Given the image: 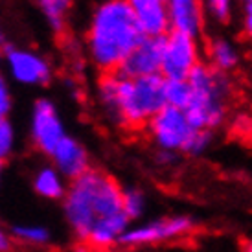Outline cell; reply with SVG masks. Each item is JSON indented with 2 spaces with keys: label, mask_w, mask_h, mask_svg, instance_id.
<instances>
[{
  "label": "cell",
  "mask_w": 252,
  "mask_h": 252,
  "mask_svg": "<svg viewBox=\"0 0 252 252\" xmlns=\"http://www.w3.org/2000/svg\"><path fill=\"white\" fill-rule=\"evenodd\" d=\"M144 37L127 0H99L85 28V56L99 74H114Z\"/></svg>",
  "instance_id": "6da1fadb"
},
{
  "label": "cell",
  "mask_w": 252,
  "mask_h": 252,
  "mask_svg": "<svg viewBox=\"0 0 252 252\" xmlns=\"http://www.w3.org/2000/svg\"><path fill=\"white\" fill-rule=\"evenodd\" d=\"M164 77L149 76L129 79L114 74H101L96 83V103L109 124L126 131H146L153 116L166 107Z\"/></svg>",
  "instance_id": "7a4b0ae2"
},
{
  "label": "cell",
  "mask_w": 252,
  "mask_h": 252,
  "mask_svg": "<svg viewBox=\"0 0 252 252\" xmlns=\"http://www.w3.org/2000/svg\"><path fill=\"white\" fill-rule=\"evenodd\" d=\"M122 191L124 186L116 177L99 168H91L68 182L61 212L72 238L79 245H87L91 232L98 224L124 214Z\"/></svg>",
  "instance_id": "3957f363"
},
{
  "label": "cell",
  "mask_w": 252,
  "mask_h": 252,
  "mask_svg": "<svg viewBox=\"0 0 252 252\" xmlns=\"http://www.w3.org/2000/svg\"><path fill=\"white\" fill-rule=\"evenodd\" d=\"M191 87V101L186 107V118L193 129H206L216 133L228 118L234 85L228 74L201 63L188 76Z\"/></svg>",
  "instance_id": "277c9868"
},
{
  "label": "cell",
  "mask_w": 252,
  "mask_h": 252,
  "mask_svg": "<svg viewBox=\"0 0 252 252\" xmlns=\"http://www.w3.org/2000/svg\"><path fill=\"white\" fill-rule=\"evenodd\" d=\"M199 221L189 214H169L133 223L120 239L122 249H142L175 243L193 236Z\"/></svg>",
  "instance_id": "5b68a950"
},
{
  "label": "cell",
  "mask_w": 252,
  "mask_h": 252,
  "mask_svg": "<svg viewBox=\"0 0 252 252\" xmlns=\"http://www.w3.org/2000/svg\"><path fill=\"white\" fill-rule=\"evenodd\" d=\"M66 126L54 99L41 96L30 112V142L39 153L50 157L57 144L66 136Z\"/></svg>",
  "instance_id": "8992f818"
},
{
  "label": "cell",
  "mask_w": 252,
  "mask_h": 252,
  "mask_svg": "<svg viewBox=\"0 0 252 252\" xmlns=\"http://www.w3.org/2000/svg\"><path fill=\"white\" fill-rule=\"evenodd\" d=\"M6 48V74L22 87H46L54 79V64L46 56L26 46H4Z\"/></svg>",
  "instance_id": "52a82bcc"
},
{
  "label": "cell",
  "mask_w": 252,
  "mask_h": 252,
  "mask_svg": "<svg viewBox=\"0 0 252 252\" xmlns=\"http://www.w3.org/2000/svg\"><path fill=\"white\" fill-rule=\"evenodd\" d=\"M203 63V48L195 37L169 32L164 37L162 52V77L188 79V76Z\"/></svg>",
  "instance_id": "ba28073f"
},
{
  "label": "cell",
  "mask_w": 252,
  "mask_h": 252,
  "mask_svg": "<svg viewBox=\"0 0 252 252\" xmlns=\"http://www.w3.org/2000/svg\"><path fill=\"white\" fill-rule=\"evenodd\" d=\"M191 131L193 127L189 126L186 112L171 105L162 107L146 127L147 138L155 146V149L175 151V153L182 151Z\"/></svg>",
  "instance_id": "9c48e42d"
},
{
  "label": "cell",
  "mask_w": 252,
  "mask_h": 252,
  "mask_svg": "<svg viewBox=\"0 0 252 252\" xmlns=\"http://www.w3.org/2000/svg\"><path fill=\"white\" fill-rule=\"evenodd\" d=\"M162 52L164 37H144V41L122 63L118 74L129 79L162 76Z\"/></svg>",
  "instance_id": "30bf717a"
},
{
  "label": "cell",
  "mask_w": 252,
  "mask_h": 252,
  "mask_svg": "<svg viewBox=\"0 0 252 252\" xmlns=\"http://www.w3.org/2000/svg\"><path fill=\"white\" fill-rule=\"evenodd\" d=\"M48 158L50 164L68 182L81 177L92 168L91 153H89L87 146L72 134H66L63 140L57 144V147L52 151Z\"/></svg>",
  "instance_id": "8fae6325"
},
{
  "label": "cell",
  "mask_w": 252,
  "mask_h": 252,
  "mask_svg": "<svg viewBox=\"0 0 252 252\" xmlns=\"http://www.w3.org/2000/svg\"><path fill=\"white\" fill-rule=\"evenodd\" d=\"M168 19L169 32L199 39L206 26L204 2L203 0H168Z\"/></svg>",
  "instance_id": "7c38bea8"
},
{
  "label": "cell",
  "mask_w": 252,
  "mask_h": 252,
  "mask_svg": "<svg viewBox=\"0 0 252 252\" xmlns=\"http://www.w3.org/2000/svg\"><path fill=\"white\" fill-rule=\"evenodd\" d=\"M146 37H166L169 33L168 0H127Z\"/></svg>",
  "instance_id": "4fadbf2b"
},
{
  "label": "cell",
  "mask_w": 252,
  "mask_h": 252,
  "mask_svg": "<svg viewBox=\"0 0 252 252\" xmlns=\"http://www.w3.org/2000/svg\"><path fill=\"white\" fill-rule=\"evenodd\" d=\"M32 188L37 197L50 203H61L68 189V181L52 164H41L32 175Z\"/></svg>",
  "instance_id": "5bb4252c"
},
{
  "label": "cell",
  "mask_w": 252,
  "mask_h": 252,
  "mask_svg": "<svg viewBox=\"0 0 252 252\" xmlns=\"http://www.w3.org/2000/svg\"><path fill=\"white\" fill-rule=\"evenodd\" d=\"M206 59H208L206 63L212 68L223 74H230L239 66L241 56H239V48L236 46V42L230 41L228 37L216 35L206 44Z\"/></svg>",
  "instance_id": "9a60e30c"
},
{
  "label": "cell",
  "mask_w": 252,
  "mask_h": 252,
  "mask_svg": "<svg viewBox=\"0 0 252 252\" xmlns=\"http://www.w3.org/2000/svg\"><path fill=\"white\" fill-rule=\"evenodd\" d=\"M35 4L48 28L56 35L64 33L68 26V15L74 7V0H35Z\"/></svg>",
  "instance_id": "2e32d148"
},
{
  "label": "cell",
  "mask_w": 252,
  "mask_h": 252,
  "mask_svg": "<svg viewBox=\"0 0 252 252\" xmlns=\"http://www.w3.org/2000/svg\"><path fill=\"white\" fill-rule=\"evenodd\" d=\"M13 241L26 247H48L54 239V232L42 223H15L9 228Z\"/></svg>",
  "instance_id": "e0dca14e"
},
{
  "label": "cell",
  "mask_w": 252,
  "mask_h": 252,
  "mask_svg": "<svg viewBox=\"0 0 252 252\" xmlns=\"http://www.w3.org/2000/svg\"><path fill=\"white\" fill-rule=\"evenodd\" d=\"M122 206H124V214L129 217L131 223H138L142 221L147 214V206H149V199H147L146 189L140 186H124L122 191Z\"/></svg>",
  "instance_id": "ac0fdd59"
},
{
  "label": "cell",
  "mask_w": 252,
  "mask_h": 252,
  "mask_svg": "<svg viewBox=\"0 0 252 252\" xmlns=\"http://www.w3.org/2000/svg\"><path fill=\"white\" fill-rule=\"evenodd\" d=\"M164 98L166 105L186 111L191 101V87L188 79H166L164 81Z\"/></svg>",
  "instance_id": "d6986e66"
},
{
  "label": "cell",
  "mask_w": 252,
  "mask_h": 252,
  "mask_svg": "<svg viewBox=\"0 0 252 252\" xmlns=\"http://www.w3.org/2000/svg\"><path fill=\"white\" fill-rule=\"evenodd\" d=\"M216 140V133L214 131H206V129H193L189 138L186 140L184 147H182L181 155L189 157V158H199L204 157L214 146Z\"/></svg>",
  "instance_id": "ffe728a7"
},
{
  "label": "cell",
  "mask_w": 252,
  "mask_h": 252,
  "mask_svg": "<svg viewBox=\"0 0 252 252\" xmlns=\"http://www.w3.org/2000/svg\"><path fill=\"white\" fill-rule=\"evenodd\" d=\"M206 19L216 24H228L236 11V0H203Z\"/></svg>",
  "instance_id": "44dd1931"
},
{
  "label": "cell",
  "mask_w": 252,
  "mask_h": 252,
  "mask_svg": "<svg viewBox=\"0 0 252 252\" xmlns=\"http://www.w3.org/2000/svg\"><path fill=\"white\" fill-rule=\"evenodd\" d=\"M17 129H15L13 122L9 118L0 120V162L6 164L17 151Z\"/></svg>",
  "instance_id": "7402d4cb"
},
{
  "label": "cell",
  "mask_w": 252,
  "mask_h": 252,
  "mask_svg": "<svg viewBox=\"0 0 252 252\" xmlns=\"http://www.w3.org/2000/svg\"><path fill=\"white\" fill-rule=\"evenodd\" d=\"M11 111H13V92L9 87V79L0 72V120L9 118Z\"/></svg>",
  "instance_id": "603a6c76"
},
{
  "label": "cell",
  "mask_w": 252,
  "mask_h": 252,
  "mask_svg": "<svg viewBox=\"0 0 252 252\" xmlns=\"http://www.w3.org/2000/svg\"><path fill=\"white\" fill-rule=\"evenodd\" d=\"M181 153L175 151H164V149H155L153 162L157 164V168L160 169H175L181 162Z\"/></svg>",
  "instance_id": "cb8c5ba5"
},
{
  "label": "cell",
  "mask_w": 252,
  "mask_h": 252,
  "mask_svg": "<svg viewBox=\"0 0 252 252\" xmlns=\"http://www.w3.org/2000/svg\"><path fill=\"white\" fill-rule=\"evenodd\" d=\"M241 28L249 41L252 42V0L243 2V17H241Z\"/></svg>",
  "instance_id": "d4e9b609"
},
{
  "label": "cell",
  "mask_w": 252,
  "mask_h": 252,
  "mask_svg": "<svg viewBox=\"0 0 252 252\" xmlns=\"http://www.w3.org/2000/svg\"><path fill=\"white\" fill-rule=\"evenodd\" d=\"M11 249H13V238L9 230L0 224V252H11Z\"/></svg>",
  "instance_id": "484cf974"
},
{
  "label": "cell",
  "mask_w": 252,
  "mask_h": 252,
  "mask_svg": "<svg viewBox=\"0 0 252 252\" xmlns=\"http://www.w3.org/2000/svg\"><path fill=\"white\" fill-rule=\"evenodd\" d=\"M239 252H252V238L243 239V243L239 247Z\"/></svg>",
  "instance_id": "4316f807"
},
{
  "label": "cell",
  "mask_w": 252,
  "mask_h": 252,
  "mask_svg": "<svg viewBox=\"0 0 252 252\" xmlns=\"http://www.w3.org/2000/svg\"><path fill=\"white\" fill-rule=\"evenodd\" d=\"M4 63H6V48L0 46V68L4 66Z\"/></svg>",
  "instance_id": "83f0119b"
},
{
  "label": "cell",
  "mask_w": 252,
  "mask_h": 252,
  "mask_svg": "<svg viewBox=\"0 0 252 252\" xmlns=\"http://www.w3.org/2000/svg\"><path fill=\"white\" fill-rule=\"evenodd\" d=\"M2 179H4V164L0 162V186H2Z\"/></svg>",
  "instance_id": "f1b7e54d"
},
{
  "label": "cell",
  "mask_w": 252,
  "mask_h": 252,
  "mask_svg": "<svg viewBox=\"0 0 252 252\" xmlns=\"http://www.w3.org/2000/svg\"><path fill=\"white\" fill-rule=\"evenodd\" d=\"M2 42H4V33H2V30H0V46H2Z\"/></svg>",
  "instance_id": "f546056e"
},
{
  "label": "cell",
  "mask_w": 252,
  "mask_h": 252,
  "mask_svg": "<svg viewBox=\"0 0 252 252\" xmlns=\"http://www.w3.org/2000/svg\"><path fill=\"white\" fill-rule=\"evenodd\" d=\"M243 2H249V0H243Z\"/></svg>",
  "instance_id": "4dcf8cb0"
}]
</instances>
